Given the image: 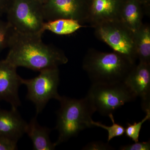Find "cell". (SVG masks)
<instances>
[{
    "mask_svg": "<svg viewBox=\"0 0 150 150\" xmlns=\"http://www.w3.org/2000/svg\"><path fill=\"white\" fill-rule=\"evenodd\" d=\"M8 48L5 59L17 68L23 67L40 72L59 68L68 62L63 51L43 43L42 35H24L14 30Z\"/></svg>",
    "mask_w": 150,
    "mask_h": 150,
    "instance_id": "obj_1",
    "label": "cell"
},
{
    "mask_svg": "<svg viewBox=\"0 0 150 150\" xmlns=\"http://www.w3.org/2000/svg\"><path fill=\"white\" fill-rule=\"evenodd\" d=\"M136 65L115 51L90 49L85 56L82 67L92 84H111L124 82Z\"/></svg>",
    "mask_w": 150,
    "mask_h": 150,
    "instance_id": "obj_2",
    "label": "cell"
},
{
    "mask_svg": "<svg viewBox=\"0 0 150 150\" xmlns=\"http://www.w3.org/2000/svg\"><path fill=\"white\" fill-rule=\"evenodd\" d=\"M59 101L60 108L57 112L56 126L59 137L54 143L56 146L93 127L92 116L96 112L87 95L80 99L62 96Z\"/></svg>",
    "mask_w": 150,
    "mask_h": 150,
    "instance_id": "obj_3",
    "label": "cell"
},
{
    "mask_svg": "<svg viewBox=\"0 0 150 150\" xmlns=\"http://www.w3.org/2000/svg\"><path fill=\"white\" fill-rule=\"evenodd\" d=\"M6 14L7 21L16 32L33 35L45 32L43 5L35 0H13Z\"/></svg>",
    "mask_w": 150,
    "mask_h": 150,
    "instance_id": "obj_4",
    "label": "cell"
},
{
    "mask_svg": "<svg viewBox=\"0 0 150 150\" xmlns=\"http://www.w3.org/2000/svg\"><path fill=\"white\" fill-rule=\"evenodd\" d=\"M87 95L96 111L108 115L137 97L124 82L111 84H92Z\"/></svg>",
    "mask_w": 150,
    "mask_h": 150,
    "instance_id": "obj_5",
    "label": "cell"
},
{
    "mask_svg": "<svg viewBox=\"0 0 150 150\" xmlns=\"http://www.w3.org/2000/svg\"><path fill=\"white\" fill-rule=\"evenodd\" d=\"M59 82L58 67L42 70L33 79H22V84L27 88L26 98L35 105L36 115L43 111L50 100L61 98L58 91Z\"/></svg>",
    "mask_w": 150,
    "mask_h": 150,
    "instance_id": "obj_6",
    "label": "cell"
},
{
    "mask_svg": "<svg viewBox=\"0 0 150 150\" xmlns=\"http://www.w3.org/2000/svg\"><path fill=\"white\" fill-rule=\"evenodd\" d=\"M94 28L95 34L98 39L136 64L137 57L134 33L118 20L104 23Z\"/></svg>",
    "mask_w": 150,
    "mask_h": 150,
    "instance_id": "obj_7",
    "label": "cell"
},
{
    "mask_svg": "<svg viewBox=\"0 0 150 150\" xmlns=\"http://www.w3.org/2000/svg\"><path fill=\"white\" fill-rule=\"evenodd\" d=\"M124 0H85L84 23L92 28L104 23L118 20Z\"/></svg>",
    "mask_w": 150,
    "mask_h": 150,
    "instance_id": "obj_8",
    "label": "cell"
},
{
    "mask_svg": "<svg viewBox=\"0 0 150 150\" xmlns=\"http://www.w3.org/2000/svg\"><path fill=\"white\" fill-rule=\"evenodd\" d=\"M85 2V0H47L42 5L45 21L71 18L82 24L84 19Z\"/></svg>",
    "mask_w": 150,
    "mask_h": 150,
    "instance_id": "obj_9",
    "label": "cell"
},
{
    "mask_svg": "<svg viewBox=\"0 0 150 150\" xmlns=\"http://www.w3.org/2000/svg\"><path fill=\"white\" fill-rule=\"evenodd\" d=\"M17 67L7 61L0 60V100L8 103L12 109L21 105L18 96L22 79L17 73Z\"/></svg>",
    "mask_w": 150,
    "mask_h": 150,
    "instance_id": "obj_10",
    "label": "cell"
},
{
    "mask_svg": "<svg viewBox=\"0 0 150 150\" xmlns=\"http://www.w3.org/2000/svg\"><path fill=\"white\" fill-rule=\"evenodd\" d=\"M124 82L137 97L141 98L143 110L145 112L150 110V64L139 62Z\"/></svg>",
    "mask_w": 150,
    "mask_h": 150,
    "instance_id": "obj_11",
    "label": "cell"
},
{
    "mask_svg": "<svg viewBox=\"0 0 150 150\" xmlns=\"http://www.w3.org/2000/svg\"><path fill=\"white\" fill-rule=\"evenodd\" d=\"M27 123L21 118L17 109H0V136L18 141L25 134Z\"/></svg>",
    "mask_w": 150,
    "mask_h": 150,
    "instance_id": "obj_12",
    "label": "cell"
},
{
    "mask_svg": "<svg viewBox=\"0 0 150 150\" xmlns=\"http://www.w3.org/2000/svg\"><path fill=\"white\" fill-rule=\"evenodd\" d=\"M149 10L138 0H124L119 13L118 21L134 33L143 24L144 12Z\"/></svg>",
    "mask_w": 150,
    "mask_h": 150,
    "instance_id": "obj_13",
    "label": "cell"
},
{
    "mask_svg": "<svg viewBox=\"0 0 150 150\" xmlns=\"http://www.w3.org/2000/svg\"><path fill=\"white\" fill-rule=\"evenodd\" d=\"M37 115L27 123L25 133L32 141L33 149L35 150H52L56 148L54 143L50 140L51 130L40 126L37 121Z\"/></svg>",
    "mask_w": 150,
    "mask_h": 150,
    "instance_id": "obj_14",
    "label": "cell"
},
{
    "mask_svg": "<svg viewBox=\"0 0 150 150\" xmlns=\"http://www.w3.org/2000/svg\"><path fill=\"white\" fill-rule=\"evenodd\" d=\"M134 42L137 59L139 62L150 64V26L143 23L134 33Z\"/></svg>",
    "mask_w": 150,
    "mask_h": 150,
    "instance_id": "obj_15",
    "label": "cell"
},
{
    "mask_svg": "<svg viewBox=\"0 0 150 150\" xmlns=\"http://www.w3.org/2000/svg\"><path fill=\"white\" fill-rule=\"evenodd\" d=\"M78 21L71 18H59L45 21L43 25L44 31L48 30L59 35H68L72 34L83 27Z\"/></svg>",
    "mask_w": 150,
    "mask_h": 150,
    "instance_id": "obj_16",
    "label": "cell"
},
{
    "mask_svg": "<svg viewBox=\"0 0 150 150\" xmlns=\"http://www.w3.org/2000/svg\"><path fill=\"white\" fill-rule=\"evenodd\" d=\"M112 122V126H108L99 122H95L93 120L91 121V124L93 126L101 127L103 129L107 130L108 133L107 142H109L114 137H121L125 134V128L122 125L115 123L112 113L108 115Z\"/></svg>",
    "mask_w": 150,
    "mask_h": 150,
    "instance_id": "obj_17",
    "label": "cell"
},
{
    "mask_svg": "<svg viewBox=\"0 0 150 150\" xmlns=\"http://www.w3.org/2000/svg\"><path fill=\"white\" fill-rule=\"evenodd\" d=\"M146 116L142 119V121L134 124L127 123V126L125 129V134L126 136L135 142H139L140 132L143 123L150 119V110H147L146 112Z\"/></svg>",
    "mask_w": 150,
    "mask_h": 150,
    "instance_id": "obj_18",
    "label": "cell"
},
{
    "mask_svg": "<svg viewBox=\"0 0 150 150\" xmlns=\"http://www.w3.org/2000/svg\"><path fill=\"white\" fill-rule=\"evenodd\" d=\"M14 31L7 21H3L0 18V53L8 47Z\"/></svg>",
    "mask_w": 150,
    "mask_h": 150,
    "instance_id": "obj_19",
    "label": "cell"
},
{
    "mask_svg": "<svg viewBox=\"0 0 150 150\" xmlns=\"http://www.w3.org/2000/svg\"><path fill=\"white\" fill-rule=\"evenodd\" d=\"M18 140L0 136V150H15L18 149Z\"/></svg>",
    "mask_w": 150,
    "mask_h": 150,
    "instance_id": "obj_20",
    "label": "cell"
},
{
    "mask_svg": "<svg viewBox=\"0 0 150 150\" xmlns=\"http://www.w3.org/2000/svg\"><path fill=\"white\" fill-rule=\"evenodd\" d=\"M114 148L108 144V143H104L101 142H92L83 148L84 150H114Z\"/></svg>",
    "mask_w": 150,
    "mask_h": 150,
    "instance_id": "obj_21",
    "label": "cell"
},
{
    "mask_svg": "<svg viewBox=\"0 0 150 150\" xmlns=\"http://www.w3.org/2000/svg\"><path fill=\"white\" fill-rule=\"evenodd\" d=\"M121 150H149L150 141L146 142H135L132 144L123 145L119 148Z\"/></svg>",
    "mask_w": 150,
    "mask_h": 150,
    "instance_id": "obj_22",
    "label": "cell"
},
{
    "mask_svg": "<svg viewBox=\"0 0 150 150\" xmlns=\"http://www.w3.org/2000/svg\"><path fill=\"white\" fill-rule=\"evenodd\" d=\"M13 0H0V17L6 13Z\"/></svg>",
    "mask_w": 150,
    "mask_h": 150,
    "instance_id": "obj_23",
    "label": "cell"
},
{
    "mask_svg": "<svg viewBox=\"0 0 150 150\" xmlns=\"http://www.w3.org/2000/svg\"><path fill=\"white\" fill-rule=\"evenodd\" d=\"M147 8H149L150 0H138Z\"/></svg>",
    "mask_w": 150,
    "mask_h": 150,
    "instance_id": "obj_24",
    "label": "cell"
},
{
    "mask_svg": "<svg viewBox=\"0 0 150 150\" xmlns=\"http://www.w3.org/2000/svg\"><path fill=\"white\" fill-rule=\"evenodd\" d=\"M36 1H37L38 2L40 3V4H41L42 5H43V4H44L47 0H35Z\"/></svg>",
    "mask_w": 150,
    "mask_h": 150,
    "instance_id": "obj_25",
    "label": "cell"
}]
</instances>
